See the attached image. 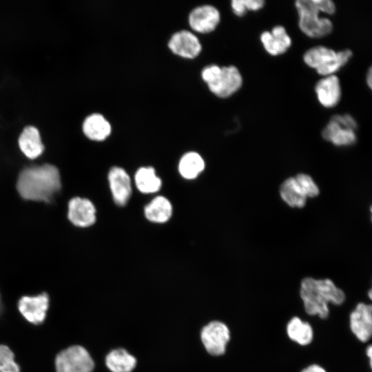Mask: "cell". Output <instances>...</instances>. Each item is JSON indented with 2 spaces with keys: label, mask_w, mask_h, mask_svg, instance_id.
<instances>
[{
  "label": "cell",
  "mask_w": 372,
  "mask_h": 372,
  "mask_svg": "<svg viewBox=\"0 0 372 372\" xmlns=\"http://www.w3.org/2000/svg\"><path fill=\"white\" fill-rule=\"evenodd\" d=\"M17 187L25 199L49 202L61 189L59 171L49 164L27 167L20 173Z\"/></svg>",
  "instance_id": "obj_1"
},
{
  "label": "cell",
  "mask_w": 372,
  "mask_h": 372,
  "mask_svg": "<svg viewBox=\"0 0 372 372\" xmlns=\"http://www.w3.org/2000/svg\"><path fill=\"white\" fill-rule=\"evenodd\" d=\"M300 295L305 311L322 319L329 316L330 303L340 305L345 300L344 291L329 279L304 278L300 284Z\"/></svg>",
  "instance_id": "obj_2"
},
{
  "label": "cell",
  "mask_w": 372,
  "mask_h": 372,
  "mask_svg": "<svg viewBox=\"0 0 372 372\" xmlns=\"http://www.w3.org/2000/svg\"><path fill=\"white\" fill-rule=\"evenodd\" d=\"M300 30L310 38L318 39L329 34L333 28L332 21L320 17V13L333 14L336 10L331 0H298L295 3Z\"/></svg>",
  "instance_id": "obj_3"
},
{
  "label": "cell",
  "mask_w": 372,
  "mask_h": 372,
  "mask_svg": "<svg viewBox=\"0 0 372 372\" xmlns=\"http://www.w3.org/2000/svg\"><path fill=\"white\" fill-rule=\"evenodd\" d=\"M353 55L351 50L339 52L326 46L313 47L305 52L303 61L307 65L313 68L320 75L326 76L333 74L344 67Z\"/></svg>",
  "instance_id": "obj_4"
},
{
  "label": "cell",
  "mask_w": 372,
  "mask_h": 372,
  "mask_svg": "<svg viewBox=\"0 0 372 372\" xmlns=\"http://www.w3.org/2000/svg\"><path fill=\"white\" fill-rule=\"evenodd\" d=\"M357 122L350 114L333 115L322 132V138L336 146H349L356 142Z\"/></svg>",
  "instance_id": "obj_5"
},
{
  "label": "cell",
  "mask_w": 372,
  "mask_h": 372,
  "mask_svg": "<svg viewBox=\"0 0 372 372\" xmlns=\"http://www.w3.org/2000/svg\"><path fill=\"white\" fill-rule=\"evenodd\" d=\"M56 372H92L94 363L87 351L81 346H72L56 357Z\"/></svg>",
  "instance_id": "obj_6"
},
{
  "label": "cell",
  "mask_w": 372,
  "mask_h": 372,
  "mask_svg": "<svg viewBox=\"0 0 372 372\" xmlns=\"http://www.w3.org/2000/svg\"><path fill=\"white\" fill-rule=\"evenodd\" d=\"M200 336L207 351L212 355L218 356L225 352L230 339V331L225 324L215 320L203 328Z\"/></svg>",
  "instance_id": "obj_7"
},
{
  "label": "cell",
  "mask_w": 372,
  "mask_h": 372,
  "mask_svg": "<svg viewBox=\"0 0 372 372\" xmlns=\"http://www.w3.org/2000/svg\"><path fill=\"white\" fill-rule=\"evenodd\" d=\"M242 77L238 69L234 65L224 66L208 87L210 91L220 98H227L240 90Z\"/></svg>",
  "instance_id": "obj_8"
},
{
  "label": "cell",
  "mask_w": 372,
  "mask_h": 372,
  "mask_svg": "<svg viewBox=\"0 0 372 372\" xmlns=\"http://www.w3.org/2000/svg\"><path fill=\"white\" fill-rule=\"evenodd\" d=\"M350 329L361 342H367L372 333V307L371 304L358 303L351 313Z\"/></svg>",
  "instance_id": "obj_9"
},
{
  "label": "cell",
  "mask_w": 372,
  "mask_h": 372,
  "mask_svg": "<svg viewBox=\"0 0 372 372\" xmlns=\"http://www.w3.org/2000/svg\"><path fill=\"white\" fill-rule=\"evenodd\" d=\"M49 305V298L46 293L35 296H23L18 303L22 316L30 322L39 324L43 322Z\"/></svg>",
  "instance_id": "obj_10"
},
{
  "label": "cell",
  "mask_w": 372,
  "mask_h": 372,
  "mask_svg": "<svg viewBox=\"0 0 372 372\" xmlns=\"http://www.w3.org/2000/svg\"><path fill=\"white\" fill-rule=\"evenodd\" d=\"M108 180L114 203L118 206L125 205L132 194L128 174L120 167H113L109 172Z\"/></svg>",
  "instance_id": "obj_11"
},
{
  "label": "cell",
  "mask_w": 372,
  "mask_h": 372,
  "mask_svg": "<svg viewBox=\"0 0 372 372\" xmlns=\"http://www.w3.org/2000/svg\"><path fill=\"white\" fill-rule=\"evenodd\" d=\"M219 11L214 6L204 5L194 8L189 17L191 28L200 33L213 31L220 21Z\"/></svg>",
  "instance_id": "obj_12"
},
{
  "label": "cell",
  "mask_w": 372,
  "mask_h": 372,
  "mask_svg": "<svg viewBox=\"0 0 372 372\" xmlns=\"http://www.w3.org/2000/svg\"><path fill=\"white\" fill-rule=\"evenodd\" d=\"M169 49L176 54L193 59L201 51V44L197 37L188 30L174 33L169 41Z\"/></svg>",
  "instance_id": "obj_13"
},
{
  "label": "cell",
  "mask_w": 372,
  "mask_h": 372,
  "mask_svg": "<svg viewBox=\"0 0 372 372\" xmlns=\"http://www.w3.org/2000/svg\"><path fill=\"white\" fill-rule=\"evenodd\" d=\"M315 92L318 102L323 107H335L338 104L342 95L339 79L334 74L324 76L316 83Z\"/></svg>",
  "instance_id": "obj_14"
},
{
  "label": "cell",
  "mask_w": 372,
  "mask_h": 372,
  "mask_svg": "<svg viewBox=\"0 0 372 372\" xmlns=\"http://www.w3.org/2000/svg\"><path fill=\"white\" fill-rule=\"evenodd\" d=\"M260 39L264 49L272 56L284 54L291 45V37L285 27L280 25L274 26L270 32H262Z\"/></svg>",
  "instance_id": "obj_15"
},
{
  "label": "cell",
  "mask_w": 372,
  "mask_h": 372,
  "mask_svg": "<svg viewBox=\"0 0 372 372\" xmlns=\"http://www.w3.org/2000/svg\"><path fill=\"white\" fill-rule=\"evenodd\" d=\"M68 218L76 226H91L96 221V208L88 199L74 198L69 202Z\"/></svg>",
  "instance_id": "obj_16"
},
{
  "label": "cell",
  "mask_w": 372,
  "mask_h": 372,
  "mask_svg": "<svg viewBox=\"0 0 372 372\" xmlns=\"http://www.w3.org/2000/svg\"><path fill=\"white\" fill-rule=\"evenodd\" d=\"M19 145L22 152L31 159L37 158L44 149L39 130L31 125L23 128L19 138Z\"/></svg>",
  "instance_id": "obj_17"
},
{
  "label": "cell",
  "mask_w": 372,
  "mask_h": 372,
  "mask_svg": "<svg viewBox=\"0 0 372 372\" xmlns=\"http://www.w3.org/2000/svg\"><path fill=\"white\" fill-rule=\"evenodd\" d=\"M172 211L169 200L163 196H158L145 207L144 214L150 222L164 223L169 220Z\"/></svg>",
  "instance_id": "obj_18"
},
{
  "label": "cell",
  "mask_w": 372,
  "mask_h": 372,
  "mask_svg": "<svg viewBox=\"0 0 372 372\" xmlns=\"http://www.w3.org/2000/svg\"><path fill=\"white\" fill-rule=\"evenodd\" d=\"M83 131L90 139L101 141L110 134L111 125L103 115L95 113L85 119Z\"/></svg>",
  "instance_id": "obj_19"
},
{
  "label": "cell",
  "mask_w": 372,
  "mask_h": 372,
  "mask_svg": "<svg viewBox=\"0 0 372 372\" xmlns=\"http://www.w3.org/2000/svg\"><path fill=\"white\" fill-rule=\"evenodd\" d=\"M280 194L282 200L292 207L304 206L307 197L303 187L295 177H290L282 183Z\"/></svg>",
  "instance_id": "obj_20"
},
{
  "label": "cell",
  "mask_w": 372,
  "mask_h": 372,
  "mask_svg": "<svg viewBox=\"0 0 372 372\" xmlns=\"http://www.w3.org/2000/svg\"><path fill=\"white\" fill-rule=\"evenodd\" d=\"M105 363L112 372H131L136 366V358L124 349L110 351L106 356Z\"/></svg>",
  "instance_id": "obj_21"
},
{
  "label": "cell",
  "mask_w": 372,
  "mask_h": 372,
  "mask_svg": "<svg viewBox=\"0 0 372 372\" xmlns=\"http://www.w3.org/2000/svg\"><path fill=\"white\" fill-rule=\"evenodd\" d=\"M134 180L137 189L143 194L155 193L162 185L161 179L152 167H140L135 174Z\"/></svg>",
  "instance_id": "obj_22"
},
{
  "label": "cell",
  "mask_w": 372,
  "mask_h": 372,
  "mask_svg": "<svg viewBox=\"0 0 372 372\" xmlns=\"http://www.w3.org/2000/svg\"><path fill=\"white\" fill-rule=\"evenodd\" d=\"M288 337L300 345L310 344L313 338V331L311 324L302 321L298 317L292 318L287 325Z\"/></svg>",
  "instance_id": "obj_23"
},
{
  "label": "cell",
  "mask_w": 372,
  "mask_h": 372,
  "mask_svg": "<svg viewBox=\"0 0 372 372\" xmlns=\"http://www.w3.org/2000/svg\"><path fill=\"white\" fill-rule=\"evenodd\" d=\"M205 162L201 156L189 152L185 154L178 163V171L182 177L187 180L196 178L204 169Z\"/></svg>",
  "instance_id": "obj_24"
},
{
  "label": "cell",
  "mask_w": 372,
  "mask_h": 372,
  "mask_svg": "<svg viewBox=\"0 0 372 372\" xmlns=\"http://www.w3.org/2000/svg\"><path fill=\"white\" fill-rule=\"evenodd\" d=\"M14 358V353L8 347L0 344V372L20 371Z\"/></svg>",
  "instance_id": "obj_25"
},
{
  "label": "cell",
  "mask_w": 372,
  "mask_h": 372,
  "mask_svg": "<svg viewBox=\"0 0 372 372\" xmlns=\"http://www.w3.org/2000/svg\"><path fill=\"white\" fill-rule=\"evenodd\" d=\"M295 178L304 187L307 197H315L318 195V187L309 175L299 174Z\"/></svg>",
  "instance_id": "obj_26"
},
{
  "label": "cell",
  "mask_w": 372,
  "mask_h": 372,
  "mask_svg": "<svg viewBox=\"0 0 372 372\" xmlns=\"http://www.w3.org/2000/svg\"><path fill=\"white\" fill-rule=\"evenodd\" d=\"M220 66L217 65H210L206 66L201 72L203 80L208 85L211 83L216 77L220 70Z\"/></svg>",
  "instance_id": "obj_27"
},
{
  "label": "cell",
  "mask_w": 372,
  "mask_h": 372,
  "mask_svg": "<svg viewBox=\"0 0 372 372\" xmlns=\"http://www.w3.org/2000/svg\"><path fill=\"white\" fill-rule=\"evenodd\" d=\"M245 8L247 11H258L262 9L265 6V1L262 0H242Z\"/></svg>",
  "instance_id": "obj_28"
},
{
  "label": "cell",
  "mask_w": 372,
  "mask_h": 372,
  "mask_svg": "<svg viewBox=\"0 0 372 372\" xmlns=\"http://www.w3.org/2000/svg\"><path fill=\"white\" fill-rule=\"evenodd\" d=\"M231 7L234 13L238 17H242L247 12L242 0H233L231 2Z\"/></svg>",
  "instance_id": "obj_29"
},
{
  "label": "cell",
  "mask_w": 372,
  "mask_h": 372,
  "mask_svg": "<svg viewBox=\"0 0 372 372\" xmlns=\"http://www.w3.org/2000/svg\"><path fill=\"white\" fill-rule=\"evenodd\" d=\"M301 372H327L326 370L318 364H311L301 371Z\"/></svg>",
  "instance_id": "obj_30"
},
{
  "label": "cell",
  "mask_w": 372,
  "mask_h": 372,
  "mask_svg": "<svg viewBox=\"0 0 372 372\" xmlns=\"http://www.w3.org/2000/svg\"><path fill=\"white\" fill-rule=\"evenodd\" d=\"M371 73H372V71H371V68H370L369 69L368 73L366 74V83L369 88H371V84H372V74Z\"/></svg>",
  "instance_id": "obj_31"
},
{
  "label": "cell",
  "mask_w": 372,
  "mask_h": 372,
  "mask_svg": "<svg viewBox=\"0 0 372 372\" xmlns=\"http://www.w3.org/2000/svg\"><path fill=\"white\" fill-rule=\"evenodd\" d=\"M366 355L369 357V364L370 366H371V354H372V347L371 345H369L367 349H366Z\"/></svg>",
  "instance_id": "obj_32"
},
{
  "label": "cell",
  "mask_w": 372,
  "mask_h": 372,
  "mask_svg": "<svg viewBox=\"0 0 372 372\" xmlns=\"http://www.w3.org/2000/svg\"><path fill=\"white\" fill-rule=\"evenodd\" d=\"M2 309V305H1V296H0V313Z\"/></svg>",
  "instance_id": "obj_33"
},
{
  "label": "cell",
  "mask_w": 372,
  "mask_h": 372,
  "mask_svg": "<svg viewBox=\"0 0 372 372\" xmlns=\"http://www.w3.org/2000/svg\"><path fill=\"white\" fill-rule=\"evenodd\" d=\"M371 290H369V298H371Z\"/></svg>",
  "instance_id": "obj_34"
}]
</instances>
